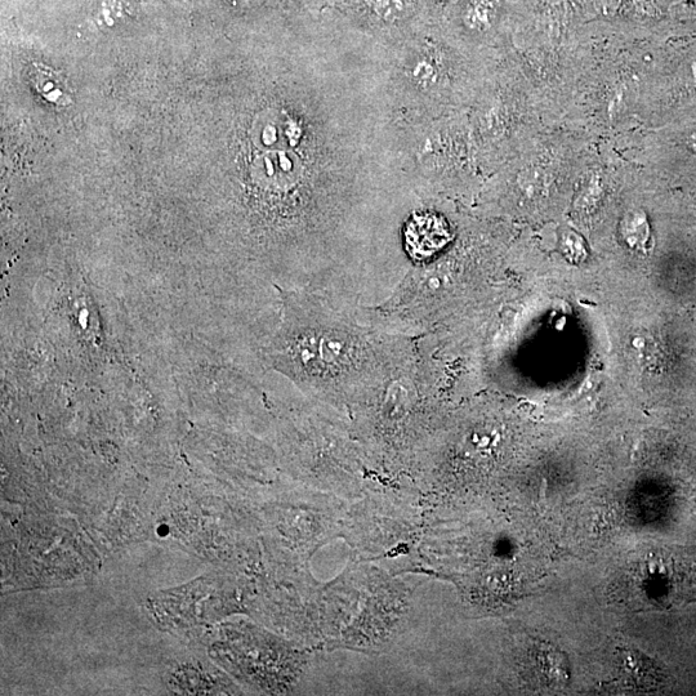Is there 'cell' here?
<instances>
[{"mask_svg": "<svg viewBox=\"0 0 696 696\" xmlns=\"http://www.w3.org/2000/svg\"><path fill=\"white\" fill-rule=\"evenodd\" d=\"M382 48L386 95L394 115L448 113L467 96L466 65L434 30Z\"/></svg>", "mask_w": 696, "mask_h": 696, "instance_id": "6da1fadb", "label": "cell"}, {"mask_svg": "<svg viewBox=\"0 0 696 696\" xmlns=\"http://www.w3.org/2000/svg\"><path fill=\"white\" fill-rule=\"evenodd\" d=\"M341 24L381 47L428 29V0H330Z\"/></svg>", "mask_w": 696, "mask_h": 696, "instance_id": "7a4b0ae2", "label": "cell"}, {"mask_svg": "<svg viewBox=\"0 0 696 696\" xmlns=\"http://www.w3.org/2000/svg\"><path fill=\"white\" fill-rule=\"evenodd\" d=\"M619 669L622 680L636 689H650L662 680L659 668L637 650L619 649Z\"/></svg>", "mask_w": 696, "mask_h": 696, "instance_id": "3957f363", "label": "cell"}, {"mask_svg": "<svg viewBox=\"0 0 696 696\" xmlns=\"http://www.w3.org/2000/svg\"><path fill=\"white\" fill-rule=\"evenodd\" d=\"M535 673L546 686L559 687L569 681L568 658L560 650L543 645L533 651Z\"/></svg>", "mask_w": 696, "mask_h": 696, "instance_id": "277c9868", "label": "cell"}, {"mask_svg": "<svg viewBox=\"0 0 696 696\" xmlns=\"http://www.w3.org/2000/svg\"><path fill=\"white\" fill-rule=\"evenodd\" d=\"M497 0H467L459 11L462 28L472 35L488 33L495 21Z\"/></svg>", "mask_w": 696, "mask_h": 696, "instance_id": "5b68a950", "label": "cell"}, {"mask_svg": "<svg viewBox=\"0 0 696 696\" xmlns=\"http://www.w3.org/2000/svg\"><path fill=\"white\" fill-rule=\"evenodd\" d=\"M29 77L40 95L56 105H69L70 97L66 87L58 79L57 74L43 66H35Z\"/></svg>", "mask_w": 696, "mask_h": 696, "instance_id": "8992f818", "label": "cell"}, {"mask_svg": "<svg viewBox=\"0 0 696 696\" xmlns=\"http://www.w3.org/2000/svg\"><path fill=\"white\" fill-rule=\"evenodd\" d=\"M279 2L285 4L287 7L300 10V8L309 7L312 2L318 4L319 0H279Z\"/></svg>", "mask_w": 696, "mask_h": 696, "instance_id": "52a82bcc", "label": "cell"}]
</instances>
